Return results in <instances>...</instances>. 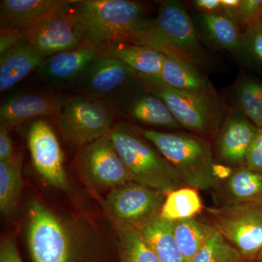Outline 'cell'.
Instances as JSON below:
<instances>
[{
    "mask_svg": "<svg viewBox=\"0 0 262 262\" xmlns=\"http://www.w3.org/2000/svg\"><path fill=\"white\" fill-rule=\"evenodd\" d=\"M24 40L45 59L84 46L72 1L65 0L51 14L23 32Z\"/></svg>",
    "mask_w": 262,
    "mask_h": 262,
    "instance_id": "cell-9",
    "label": "cell"
},
{
    "mask_svg": "<svg viewBox=\"0 0 262 262\" xmlns=\"http://www.w3.org/2000/svg\"><path fill=\"white\" fill-rule=\"evenodd\" d=\"M108 135L127 167L132 182L165 195L185 185L180 174L168 160L151 147L128 122H117Z\"/></svg>",
    "mask_w": 262,
    "mask_h": 262,
    "instance_id": "cell-5",
    "label": "cell"
},
{
    "mask_svg": "<svg viewBox=\"0 0 262 262\" xmlns=\"http://www.w3.org/2000/svg\"><path fill=\"white\" fill-rule=\"evenodd\" d=\"M191 262H244L238 250L217 231Z\"/></svg>",
    "mask_w": 262,
    "mask_h": 262,
    "instance_id": "cell-30",
    "label": "cell"
},
{
    "mask_svg": "<svg viewBox=\"0 0 262 262\" xmlns=\"http://www.w3.org/2000/svg\"><path fill=\"white\" fill-rule=\"evenodd\" d=\"M63 0H1L0 28L23 33L51 14Z\"/></svg>",
    "mask_w": 262,
    "mask_h": 262,
    "instance_id": "cell-18",
    "label": "cell"
},
{
    "mask_svg": "<svg viewBox=\"0 0 262 262\" xmlns=\"http://www.w3.org/2000/svg\"><path fill=\"white\" fill-rule=\"evenodd\" d=\"M131 125L168 160L180 174L185 185L201 190L217 185L213 151L206 139L179 130L166 132Z\"/></svg>",
    "mask_w": 262,
    "mask_h": 262,
    "instance_id": "cell-2",
    "label": "cell"
},
{
    "mask_svg": "<svg viewBox=\"0 0 262 262\" xmlns=\"http://www.w3.org/2000/svg\"><path fill=\"white\" fill-rule=\"evenodd\" d=\"M254 262H262V253L259 255L257 259H256Z\"/></svg>",
    "mask_w": 262,
    "mask_h": 262,
    "instance_id": "cell-38",
    "label": "cell"
},
{
    "mask_svg": "<svg viewBox=\"0 0 262 262\" xmlns=\"http://www.w3.org/2000/svg\"><path fill=\"white\" fill-rule=\"evenodd\" d=\"M43 58L24 41L0 54V92H7L42 64Z\"/></svg>",
    "mask_w": 262,
    "mask_h": 262,
    "instance_id": "cell-19",
    "label": "cell"
},
{
    "mask_svg": "<svg viewBox=\"0 0 262 262\" xmlns=\"http://www.w3.org/2000/svg\"><path fill=\"white\" fill-rule=\"evenodd\" d=\"M203 208V203L196 189L183 187L166 194L159 215L165 220L176 222L194 217Z\"/></svg>",
    "mask_w": 262,
    "mask_h": 262,
    "instance_id": "cell-26",
    "label": "cell"
},
{
    "mask_svg": "<svg viewBox=\"0 0 262 262\" xmlns=\"http://www.w3.org/2000/svg\"><path fill=\"white\" fill-rule=\"evenodd\" d=\"M101 54L116 58L139 75H160L165 55L141 45L127 42L112 43L100 49Z\"/></svg>",
    "mask_w": 262,
    "mask_h": 262,
    "instance_id": "cell-20",
    "label": "cell"
},
{
    "mask_svg": "<svg viewBox=\"0 0 262 262\" xmlns=\"http://www.w3.org/2000/svg\"><path fill=\"white\" fill-rule=\"evenodd\" d=\"M246 167L262 173V128H258L256 135L248 148Z\"/></svg>",
    "mask_w": 262,
    "mask_h": 262,
    "instance_id": "cell-33",
    "label": "cell"
},
{
    "mask_svg": "<svg viewBox=\"0 0 262 262\" xmlns=\"http://www.w3.org/2000/svg\"><path fill=\"white\" fill-rule=\"evenodd\" d=\"M175 235L184 262H191L212 236L217 232L214 226L196 220L194 217L174 222Z\"/></svg>",
    "mask_w": 262,
    "mask_h": 262,
    "instance_id": "cell-25",
    "label": "cell"
},
{
    "mask_svg": "<svg viewBox=\"0 0 262 262\" xmlns=\"http://www.w3.org/2000/svg\"><path fill=\"white\" fill-rule=\"evenodd\" d=\"M192 3L201 13H215L223 10L221 0H196Z\"/></svg>",
    "mask_w": 262,
    "mask_h": 262,
    "instance_id": "cell-37",
    "label": "cell"
},
{
    "mask_svg": "<svg viewBox=\"0 0 262 262\" xmlns=\"http://www.w3.org/2000/svg\"><path fill=\"white\" fill-rule=\"evenodd\" d=\"M237 107L257 128H262V80L244 77L236 84Z\"/></svg>",
    "mask_w": 262,
    "mask_h": 262,
    "instance_id": "cell-28",
    "label": "cell"
},
{
    "mask_svg": "<svg viewBox=\"0 0 262 262\" xmlns=\"http://www.w3.org/2000/svg\"><path fill=\"white\" fill-rule=\"evenodd\" d=\"M131 42L177 57L198 69L209 62L192 19L179 1L161 2L157 16Z\"/></svg>",
    "mask_w": 262,
    "mask_h": 262,
    "instance_id": "cell-3",
    "label": "cell"
},
{
    "mask_svg": "<svg viewBox=\"0 0 262 262\" xmlns=\"http://www.w3.org/2000/svg\"><path fill=\"white\" fill-rule=\"evenodd\" d=\"M114 116L131 125L179 130L182 128L165 103L146 89L139 76L104 100Z\"/></svg>",
    "mask_w": 262,
    "mask_h": 262,
    "instance_id": "cell-7",
    "label": "cell"
},
{
    "mask_svg": "<svg viewBox=\"0 0 262 262\" xmlns=\"http://www.w3.org/2000/svg\"><path fill=\"white\" fill-rule=\"evenodd\" d=\"M212 214L213 225L244 262L256 261L262 253V204H227Z\"/></svg>",
    "mask_w": 262,
    "mask_h": 262,
    "instance_id": "cell-8",
    "label": "cell"
},
{
    "mask_svg": "<svg viewBox=\"0 0 262 262\" xmlns=\"http://www.w3.org/2000/svg\"><path fill=\"white\" fill-rule=\"evenodd\" d=\"M72 6L84 44L101 49L131 42L153 19L149 5L133 0H73Z\"/></svg>",
    "mask_w": 262,
    "mask_h": 262,
    "instance_id": "cell-1",
    "label": "cell"
},
{
    "mask_svg": "<svg viewBox=\"0 0 262 262\" xmlns=\"http://www.w3.org/2000/svg\"><path fill=\"white\" fill-rule=\"evenodd\" d=\"M260 22H261V24L262 25V17H261V19H260Z\"/></svg>",
    "mask_w": 262,
    "mask_h": 262,
    "instance_id": "cell-39",
    "label": "cell"
},
{
    "mask_svg": "<svg viewBox=\"0 0 262 262\" xmlns=\"http://www.w3.org/2000/svg\"><path fill=\"white\" fill-rule=\"evenodd\" d=\"M262 17V0H241L234 20L242 30L260 20Z\"/></svg>",
    "mask_w": 262,
    "mask_h": 262,
    "instance_id": "cell-32",
    "label": "cell"
},
{
    "mask_svg": "<svg viewBox=\"0 0 262 262\" xmlns=\"http://www.w3.org/2000/svg\"><path fill=\"white\" fill-rule=\"evenodd\" d=\"M161 262H184L175 235L174 222L155 215L135 226Z\"/></svg>",
    "mask_w": 262,
    "mask_h": 262,
    "instance_id": "cell-21",
    "label": "cell"
},
{
    "mask_svg": "<svg viewBox=\"0 0 262 262\" xmlns=\"http://www.w3.org/2000/svg\"><path fill=\"white\" fill-rule=\"evenodd\" d=\"M29 246L34 261L69 262L70 238L59 220L34 201L29 205Z\"/></svg>",
    "mask_w": 262,
    "mask_h": 262,
    "instance_id": "cell-10",
    "label": "cell"
},
{
    "mask_svg": "<svg viewBox=\"0 0 262 262\" xmlns=\"http://www.w3.org/2000/svg\"><path fill=\"white\" fill-rule=\"evenodd\" d=\"M228 204H262V173L241 167L227 180Z\"/></svg>",
    "mask_w": 262,
    "mask_h": 262,
    "instance_id": "cell-24",
    "label": "cell"
},
{
    "mask_svg": "<svg viewBox=\"0 0 262 262\" xmlns=\"http://www.w3.org/2000/svg\"><path fill=\"white\" fill-rule=\"evenodd\" d=\"M258 128L237 106L229 108L218 134L217 151L221 159L230 165H246L248 148Z\"/></svg>",
    "mask_w": 262,
    "mask_h": 262,
    "instance_id": "cell-17",
    "label": "cell"
},
{
    "mask_svg": "<svg viewBox=\"0 0 262 262\" xmlns=\"http://www.w3.org/2000/svg\"><path fill=\"white\" fill-rule=\"evenodd\" d=\"M242 60L262 75V25L260 20L243 30Z\"/></svg>",
    "mask_w": 262,
    "mask_h": 262,
    "instance_id": "cell-31",
    "label": "cell"
},
{
    "mask_svg": "<svg viewBox=\"0 0 262 262\" xmlns=\"http://www.w3.org/2000/svg\"><path fill=\"white\" fill-rule=\"evenodd\" d=\"M22 186L20 161L15 158L0 161V210L5 217L14 215Z\"/></svg>",
    "mask_w": 262,
    "mask_h": 262,
    "instance_id": "cell-27",
    "label": "cell"
},
{
    "mask_svg": "<svg viewBox=\"0 0 262 262\" xmlns=\"http://www.w3.org/2000/svg\"><path fill=\"white\" fill-rule=\"evenodd\" d=\"M120 231V262H161L135 226L121 223Z\"/></svg>",
    "mask_w": 262,
    "mask_h": 262,
    "instance_id": "cell-29",
    "label": "cell"
},
{
    "mask_svg": "<svg viewBox=\"0 0 262 262\" xmlns=\"http://www.w3.org/2000/svg\"><path fill=\"white\" fill-rule=\"evenodd\" d=\"M158 77L175 89L219 95L213 84L201 73L200 69L176 56H166Z\"/></svg>",
    "mask_w": 262,
    "mask_h": 262,
    "instance_id": "cell-23",
    "label": "cell"
},
{
    "mask_svg": "<svg viewBox=\"0 0 262 262\" xmlns=\"http://www.w3.org/2000/svg\"><path fill=\"white\" fill-rule=\"evenodd\" d=\"M14 147L10 137L9 130L0 125V161H7L13 159Z\"/></svg>",
    "mask_w": 262,
    "mask_h": 262,
    "instance_id": "cell-34",
    "label": "cell"
},
{
    "mask_svg": "<svg viewBox=\"0 0 262 262\" xmlns=\"http://www.w3.org/2000/svg\"><path fill=\"white\" fill-rule=\"evenodd\" d=\"M23 33L8 32L1 30V39H0V54L14 47L18 43L24 42Z\"/></svg>",
    "mask_w": 262,
    "mask_h": 262,
    "instance_id": "cell-36",
    "label": "cell"
},
{
    "mask_svg": "<svg viewBox=\"0 0 262 262\" xmlns=\"http://www.w3.org/2000/svg\"><path fill=\"white\" fill-rule=\"evenodd\" d=\"M0 262H23L13 241L5 239L1 244Z\"/></svg>",
    "mask_w": 262,
    "mask_h": 262,
    "instance_id": "cell-35",
    "label": "cell"
},
{
    "mask_svg": "<svg viewBox=\"0 0 262 262\" xmlns=\"http://www.w3.org/2000/svg\"><path fill=\"white\" fill-rule=\"evenodd\" d=\"M80 159L84 170L101 185L115 188L132 182L108 135L82 148Z\"/></svg>",
    "mask_w": 262,
    "mask_h": 262,
    "instance_id": "cell-15",
    "label": "cell"
},
{
    "mask_svg": "<svg viewBox=\"0 0 262 262\" xmlns=\"http://www.w3.org/2000/svg\"><path fill=\"white\" fill-rule=\"evenodd\" d=\"M138 76L165 103L182 128L207 141L218 135L229 110L219 95L175 89L157 75Z\"/></svg>",
    "mask_w": 262,
    "mask_h": 262,
    "instance_id": "cell-4",
    "label": "cell"
},
{
    "mask_svg": "<svg viewBox=\"0 0 262 262\" xmlns=\"http://www.w3.org/2000/svg\"><path fill=\"white\" fill-rule=\"evenodd\" d=\"M56 118L65 140L82 149L108 135L116 117L104 100L72 93L65 95Z\"/></svg>",
    "mask_w": 262,
    "mask_h": 262,
    "instance_id": "cell-6",
    "label": "cell"
},
{
    "mask_svg": "<svg viewBox=\"0 0 262 262\" xmlns=\"http://www.w3.org/2000/svg\"><path fill=\"white\" fill-rule=\"evenodd\" d=\"M100 53L98 48L84 45L77 49L56 53L43 59L38 73L56 92L72 90Z\"/></svg>",
    "mask_w": 262,
    "mask_h": 262,
    "instance_id": "cell-16",
    "label": "cell"
},
{
    "mask_svg": "<svg viewBox=\"0 0 262 262\" xmlns=\"http://www.w3.org/2000/svg\"><path fill=\"white\" fill-rule=\"evenodd\" d=\"M138 75L135 70L122 61L100 53L72 91L87 97L105 100Z\"/></svg>",
    "mask_w": 262,
    "mask_h": 262,
    "instance_id": "cell-14",
    "label": "cell"
},
{
    "mask_svg": "<svg viewBox=\"0 0 262 262\" xmlns=\"http://www.w3.org/2000/svg\"><path fill=\"white\" fill-rule=\"evenodd\" d=\"M65 95L51 91H23L8 94L0 105V125L10 130L30 119L56 117Z\"/></svg>",
    "mask_w": 262,
    "mask_h": 262,
    "instance_id": "cell-13",
    "label": "cell"
},
{
    "mask_svg": "<svg viewBox=\"0 0 262 262\" xmlns=\"http://www.w3.org/2000/svg\"><path fill=\"white\" fill-rule=\"evenodd\" d=\"M200 21L205 34L215 46L242 60L243 30L232 17L222 10L201 13Z\"/></svg>",
    "mask_w": 262,
    "mask_h": 262,
    "instance_id": "cell-22",
    "label": "cell"
},
{
    "mask_svg": "<svg viewBox=\"0 0 262 262\" xmlns=\"http://www.w3.org/2000/svg\"><path fill=\"white\" fill-rule=\"evenodd\" d=\"M166 195L134 182L114 188L106 198L108 211L121 223L138 226L160 213Z\"/></svg>",
    "mask_w": 262,
    "mask_h": 262,
    "instance_id": "cell-11",
    "label": "cell"
},
{
    "mask_svg": "<svg viewBox=\"0 0 262 262\" xmlns=\"http://www.w3.org/2000/svg\"><path fill=\"white\" fill-rule=\"evenodd\" d=\"M27 142L34 168L51 185L67 187L63 154L53 127L46 120H35L29 127Z\"/></svg>",
    "mask_w": 262,
    "mask_h": 262,
    "instance_id": "cell-12",
    "label": "cell"
}]
</instances>
